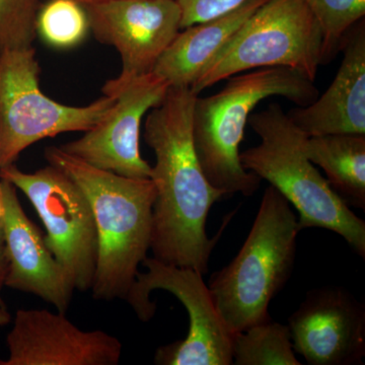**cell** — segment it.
<instances>
[{
  "mask_svg": "<svg viewBox=\"0 0 365 365\" xmlns=\"http://www.w3.org/2000/svg\"><path fill=\"white\" fill-rule=\"evenodd\" d=\"M322 33L304 0H267L204 69L191 90L199 93L251 69L287 67L316 81Z\"/></svg>",
  "mask_w": 365,
  "mask_h": 365,
  "instance_id": "6",
  "label": "cell"
},
{
  "mask_svg": "<svg viewBox=\"0 0 365 365\" xmlns=\"http://www.w3.org/2000/svg\"><path fill=\"white\" fill-rule=\"evenodd\" d=\"M146 272H138L126 302L143 322L150 321L157 304L150 297L165 290L177 297L189 316V332L184 340L162 346L155 353L160 365H230L235 334L218 314L203 275L191 268L170 265L148 257Z\"/></svg>",
  "mask_w": 365,
  "mask_h": 365,
  "instance_id": "8",
  "label": "cell"
},
{
  "mask_svg": "<svg viewBox=\"0 0 365 365\" xmlns=\"http://www.w3.org/2000/svg\"><path fill=\"white\" fill-rule=\"evenodd\" d=\"M83 6L86 4H101V2L115 1V0H78Z\"/></svg>",
  "mask_w": 365,
  "mask_h": 365,
  "instance_id": "25",
  "label": "cell"
},
{
  "mask_svg": "<svg viewBox=\"0 0 365 365\" xmlns=\"http://www.w3.org/2000/svg\"><path fill=\"white\" fill-rule=\"evenodd\" d=\"M36 28L48 45L69 49L85 40L90 25L85 6L78 0H49L40 6Z\"/></svg>",
  "mask_w": 365,
  "mask_h": 365,
  "instance_id": "20",
  "label": "cell"
},
{
  "mask_svg": "<svg viewBox=\"0 0 365 365\" xmlns=\"http://www.w3.org/2000/svg\"><path fill=\"white\" fill-rule=\"evenodd\" d=\"M169 88V83L153 72L126 83L107 81L103 93L116 97L111 112L85 135L59 148L98 169L150 179L151 167L139 150L141 121L146 112L163 102Z\"/></svg>",
  "mask_w": 365,
  "mask_h": 365,
  "instance_id": "10",
  "label": "cell"
},
{
  "mask_svg": "<svg viewBox=\"0 0 365 365\" xmlns=\"http://www.w3.org/2000/svg\"><path fill=\"white\" fill-rule=\"evenodd\" d=\"M83 6L96 39L119 52L118 83L151 73L181 30L177 0H115Z\"/></svg>",
  "mask_w": 365,
  "mask_h": 365,
  "instance_id": "11",
  "label": "cell"
},
{
  "mask_svg": "<svg viewBox=\"0 0 365 365\" xmlns=\"http://www.w3.org/2000/svg\"><path fill=\"white\" fill-rule=\"evenodd\" d=\"M232 364L300 365L288 326L274 322L257 324L234 335Z\"/></svg>",
  "mask_w": 365,
  "mask_h": 365,
  "instance_id": "18",
  "label": "cell"
},
{
  "mask_svg": "<svg viewBox=\"0 0 365 365\" xmlns=\"http://www.w3.org/2000/svg\"><path fill=\"white\" fill-rule=\"evenodd\" d=\"M267 0H249L235 11L187 26L178 34L153 67L170 86L191 88L235 33Z\"/></svg>",
  "mask_w": 365,
  "mask_h": 365,
  "instance_id": "16",
  "label": "cell"
},
{
  "mask_svg": "<svg viewBox=\"0 0 365 365\" xmlns=\"http://www.w3.org/2000/svg\"><path fill=\"white\" fill-rule=\"evenodd\" d=\"M39 74L35 48L0 52V168L47 137L90 130L116 103L104 95L86 107L59 104L40 90Z\"/></svg>",
  "mask_w": 365,
  "mask_h": 365,
  "instance_id": "7",
  "label": "cell"
},
{
  "mask_svg": "<svg viewBox=\"0 0 365 365\" xmlns=\"http://www.w3.org/2000/svg\"><path fill=\"white\" fill-rule=\"evenodd\" d=\"M339 71L328 90L306 107L287 113L307 137L365 135V26L360 21L343 42Z\"/></svg>",
  "mask_w": 365,
  "mask_h": 365,
  "instance_id": "15",
  "label": "cell"
},
{
  "mask_svg": "<svg viewBox=\"0 0 365 365\" xmlns=\"http://www.w3.org/2000/svg\"><path fill=\"white\" fill-rule=\"evenodd\" d=\"M0 179L11 182L32 203L47 232L46 245L74 290H91L97 268L98 235L83 190L52 165L25 173L13 163L0 168Z\"/></svg>",
  "mask_w": 365,
  "mask_h": 365,
  "instance_id": "9",
  "label": "cell"
},
{
  "mask_svg": "<svg viewBox=\"0 0 365 365\" xmlns=\"http://www.w3.org/2000/svg\"><path fill=\"white\" fill-rule=\"evenodd\" d=\"M309 160L325 172L334 191L348 206L365 210V135L307 137Z\"/></svg>",
  "mask_w": 365,
  "mask_h": 365,
  "instance_id": "17",
  "label": "cell"
},
{
  "mask_svg": "<svg viewBox=\"0 0 365 365\" xmlns=\"http://www.w3.org/2000/svg\"><path fill=\"white\" fill-rule=\"evenodd\" d=\"M7 270H9V261H7L6 241H4L2 203L1 196H0V304H4L1 292L4 287H6Z\"/></svg>",
  "mask_w": 365,
  "mask_h": 365,
  "instance_id": "23",
  "label": "cell"
},
{
  "mask_svg": "<svg viewBox=\"0 0 365 365\" xmlns=\"http://www.w3.org/2000/svg\"><path fill=\"white\" fill-rule=\"evenodd\" d=\"M11 322V314L7 311L6 304H0V328L6 326L7 324ZM2 364V360L0 359V365Z\"/></svg>",
  "mask_w": 365,
  "mask_h": 365,
  "instance_id": "24",
  "label": "cell"
},
{
  "mask_svg": "<svg viewBox=\"0 0 365 365\" xmlns=\"http://www.w3.org/2000/svg\"><path fill=\"white\" fill-rule=\"evenodd\" d=\"M292 347L311 365H354L365 355V307L342 287L311 290L288 319Z\"/></svg>",
  "mask_w": 365,
  "mask_h": 365,
  "instance_id": "12",
  "label": "cell"
},
{
  "mask_svg": "<svg viewBox=\"0 0 365 365\" xmlns=\"http://www.w3.org/2000/svg\"><path fill=\"white\" fill-rule=\"evenodd\" d=\"M41 0H0V52L33 47Z\"/></svg>",
  "mask_w": 365,
  "mask_h": 365,
  "instance_id": "21",
  "label": "cell"
},
{
  "mask_svg": "<svg viewBox=\"0 0 365 365\" xmlns=\"http://www.w3.org/2000/svg\"><path fill=\"white\" fill-rule=\"evenodd\" d=\"M1 365H117L122 343L104 331H83L66 314L19 309Z\"/></svg>",
  "mask_w": 365,
  "mask_h": 365,
  "instance_id": "13",
  "label": "cell"
},
{
  "mask_svg": "<svg viewBox=\"0 0 365 365\" xmlns=\"http://www.w3.org/2000/svg\"><path fill=\"white\" fill-rule=\"evenodd\" d=\"M248 124L261 143L240 153L245 170L266 180L299 212V230L321 227L338 234L365 258V222L330 186L307 158V136L278 103L252 113Z\"/></svg>",
  "mask_w": 365,
  "mask_h": 365,
  "instance_id": "4",
  "label": "cell"
},
{
  "mask_svg": "<svg viewBox=\"0 0 365 365\" xmlns=\"http://www.w3.org/2000/svg\"><path fill=\"white\" fill-rule=\"evenodd\" d=\"M45 158L73 180L91 204L98 235L93 299H126L150 250L155 184L98 169L56 146L46 148Z\"/></svg>",
  "mask_w": 365,
  "mask_h": 365,
  "instance_id": "2",
  "label": "cell"
},
{
  "mask_svg": "<svg viewBox=\"0 0 365 365\" xmlns=\"http://www.w3.org/2000/svg\"><path fill=\"white\" fill-rule=\"evenodd\" d=\"M322 33L321 66L332 62L342 50L347 34L365 16V0H304Z\"/></svg>",
  "mask_w": 365,
  "mask_h": 365,
  "instance_id": "19",
  "label": "cell"
},
{
  "mask_svg": "<svg viewBox=\"0 0 365 365\" xmlns=\"http://www.w3.org/2000/svg\"><path fill=\"white\" fill-rule=\"evenodd\" d=\"M0 196L9 261L6 287L36 295L66 314L74 288L66 272L48 249L39 228L24 211L16 187L0 179Z\"/></svg>",
  "mask_w": 365,
  "mask_h": 365,
  "instance_id": "14",
  "label": "cell"
},
{
  "mask_svg": "<svg viewBox=\"0 0 365 365\" xmlns=\"http://www.w3.org/2000/svg\"><path fill=\"white\" fill-rule=\"evenodd\" d=\"M299 232L290 203L269 186L242 249L209 281L216 309L232 333L271 319L269 304L292 275Z\"/></svg>",
  "mask_w": 365,
  "mask_h": 365,
  "instance_id": "5",
  "label": "cell"
},
{
  "mask_svg": "<svg viewBox=\"0 0 365 365\" xmlns=\"http://www.w3.org/2000/svg\"><path fill=\"white\" fill-rule=\"evenodd\" d=\"M197 97L189 86H170L163 102L146 118L144 139L155 155L150 176L155 187L153 258L204 275L220 237H208L206 223L213 204L225 194L209 182L197 157Z\"/></svg>",
  "mask_w": 365,
  "mask_h": 365,
  "instance_id": "1",
  "label": "cell"
},
{
  "mask_svg": "<svg viewBox=\"0 0 365 365\" xmlns=\"http://www.w3.org/2000/svg\"><path fill=\"white\" fill-rule=\"evenodd\" d=\"M283 97L306 107L319 97L314 81L287 67L259 68L227 78L215 95L196 98L193 112L194 145L209 182L225 195L252 196L262 180L245 170L240 146L250 115L266 98Z\"/></svg>",
  "mask_w": 365,
  "mask_h": 365,
  "instance_id": "3",
  "label": "cell"
},
{
  "mask_svg": "<svg viewBox=\"0 0 365 365\" xmlns=\"http://www.w3.org/2000/svg\"><path fill=\"white\" fill-rule=\"evenodd\" d=\"M181 7V29L235 11L249 0H177Z\"/></svg>",
  "mask_w": 365,
  "mask_h": 365,
  "instance_id": "22",
  "label": "cell"
}]
</instances>
